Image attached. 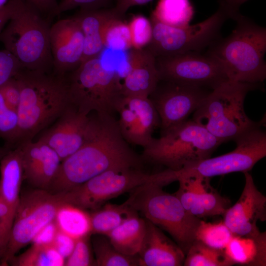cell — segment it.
<instances>
[{
	"instance_id": "obj_47",
	"label": "cell",
	"mask_w": 266,
	"mask_h": 266,
	"mask_svg": "<svg viewBox=\"0 0 266 266\" xmlns=\"http://www.w3.org/2000/svg\"><path fill=\"white\" fill-rule=\"evenodd\" d=\"M152 0H115L113 8L117 15L121 18L131 7L147 3Z\"/></svg>"
},
{
	"instance_id": "obj_30",
	"label": "cell",
	"mask_w": 266,
	"mask_h": 266,
	"mask_svg": "<svg viewBox=\"0 0 266 266\" xmlns=\"http://www.w3.org/2000/svg\"><path fill=\"white\" fill-rule=\"evenodd\" d=\"M94 235L91 243L95 256L96 266H138L137 256H129L122 254L113 246L106 235Z\"/></svg>"
},
{
	"instance_id": "obj_33",
	"label": "cell",
	"mask_w": 266,
	"mask_h": 266,
	"mask_svg": "<svg viewBox=\"0 0 266 266\" xmlns=\"http://www.w3.org/2000/svg\"><path fill=\"white\" fill-rule=\"evenodd\" d=\"M233 236L223 221L212 223L201 220L195 239L212 248L224 250Z\"/></svg>"
},
{
	"instance_id": "obj_9",
	"label": "cell",
	"mask_w": 266,
	"mask_h": 266,
	"mask_svg": "<svg viewBox=\"0 0 266 266\" xmlns=\"http://www.w3.org/2000/svg\"><path fill=\"white\" fill-rule=\"evenodd\" d=\"M165 179L164 170L151 173L144 171L142 168H114L62 194L65 203L93 211L107 201L125 193H130L142 185L155 183L164 187Z\"/></svg>"
},
{
	"instance_id": "obj_13",
	"label": "cell",
	"mask_w": 266,
	"mask_h": 266,
	"mask_svg": "<svg viewBox=\"0 0 266 266\" xmlns=\"http://www.w3.org/2000/svg\"><path fill=\"white\" fill-rule=\"evenodd\" d=\"M160 80L212 90L229 80L221 65L200 52L156 58Z\"/></svg>"
},
{
	"instance_id": "obj_41",
	"label": "cell",
	"mask_w": 266,
	"mask_h": 266,
	"mask_svg": "<svg viewBox=\"0 0 266 266\" xmlns=\"http://www.w3.org/2000/svg\"><path fill=\"white\" fill-rule=\"evenodd\" d=\"M0 91L7 107L17 111L20 101L21 92L16 78L14 77L8 81L0 88Z\"/></svg>"
},
{
	"instance_id": "obj_10",
	"label": "cell",
	"mask_w": 266,
	"mask_h": 266,
	"mask_svg": "<svg viewBox=\"0 0 266 266\" xmlns=\"http://www.w3.org/2000/svg\"><path fill=\"white\" fill-rule=\"evenodd\" d=\"M229 19L220 7L204 21L182 27L167 25L151 18L152 35L147 49L156 58L200 52L221 38L222 27Z\"/></svg>"
},
{
	"instance_id": "obj_42",
	"label": "cell",
	"mask_w": 266,
	"mask_h": 266,
	"mask_svg": "<svg viewBox=\"0 0 266 266\" xmlns=\"http://www.w3.org/2000/svg\"><path fill=\"white\" fill-rule=\"evenodd\" d=\"M59 229L54 220L43 227L34 236L31 242L38 245H53Z\"/></svg>"
},
{
	"instance_id": "obj_36",
	"label": "cell",
	"mask_w": 266,
	"mask_h": 266,
	"mask_svg": "<svg viewBox=\"0 0 266 266\" xmlns=\"http://www.w3.org/2000/svg\"><path fill=\"white\" fill-rule=\"evenodd\" d=\"M132 47L140 49L147 46L152 35V27L150 20L145 17L137 15L133 16L128 24Z\"/></svg>"
},
{
	"instance_id": "obj_52",
	"label": "cell",
	"mask_w": 266,
	"mask_h": 266,
	"mask_svg": "<svg viewBox=\"0 0 266 266\" xmlns=\"http://www.w3.org/2000/svg\"></svg>"
},
{
	"instance_id": "obj_46",
	"label": "cell",
	"mask_w": 266,
	"mask_h": 266,
	"mask_svg": "<svg viewBox=\"0 0 266 266\" xmlns=\"http://www.w3.org/2000/svg\"><path fill=\"white\" fill-rule=\"evenodd\" d=\"M21 0H9L0 10V34L16 10Z\"/></svg>"
},
{
	"instance_id": "obj_27",
	"label": "cell",
	"mask_w": 266,
	"mask_h": 266,
	"mask_svg": "<svg viewBox=\"0 0 266 266\" xmlns=\"http://www.w3.org/2000/svg\"><path fill=\"white\" fill-rule=\"evenodd\" d=\"M136 211L126 201L120 204L105 203L90 213L92 235L107 236Z\"/></svg>"
},
{
	"instance_id": "obj_44",
	"label": "cell",
	"mask_w": 266,
	"mask_h": 266,
	"mask_svg": "<svg viewBox=\"0 0 266 266\" xmlns=\"http://www.w3.org/2000/svg\"><path fill=\"white\" fill-rule=\"evenodd\" d=\"M248 0H218L219 7L228 15L230 19L236 20L241 14L240 6Z\"/></svg>"
},
{
	"instance_id": "obj_32",
	"label": "cell",
	"mask_w": 266,
	"mask_h": 266,
	"mask_svg": "<svg viewBox=\"0 0 266 266\" xmlns=\"http://www.w3.org/2000/svg\"><path fill=\"white\" fill-rule=\"evenodd\" d=\"M198 175H179V187L174 193L184 209L191 215L201 219L206 217L198 194Z\"/></svg>"
},
{
	"instance_id": "obj_17",
	"label": "cell",
	"mask_w": 266,
	"mask_h": 266,
	"mask_svg": "<svg viewBox=\"0 0 266 266\" xmlns=\"http://www.w3.org/2000/svg\"><path fill=\"white\" fill-rule=\"evenodd\" d=\"M49 41L53 69L65 77L80 65L83 54L84 36L76 18L61 19L51 26Z\"/></svg>"
},
{
	"instance_id": "obj_24",
	"label": "cell",
	"mask_w": 266,
	"mask_h": 266,
	"mask_svg": "<svg viewBox=\"0 0 266 266\" xmlns=\"http://www.w3.org/2000/svg\"><path fill=\"white\" fill-rule=\"evenodd\" d=\"M224 250L233 265L266 266V233L257 237L233 235Z\"/></svg>"
},
{
	"instance_id": "obj_26",
	"label": "cell",
	"mask_w": 266,
	"mask_h": 266,
	"mask_svg": "<svg viewBox=\"0 0 266 266\" xmlns=\"http://www.w3.org/2000/svg\"><path fill=\"white\" fill-rule=\"evenodd\" d=\"M54 221L59 230L76 240L92 235L90 213L75 205L63 204L58 209Z\"/></svg>"
},
{
	"instance_id": "obj_22",
	"label": "cell",
	"mask_w": 266,
	"mask_h": 266,
	"mask_svg": "<svg viewBox=\"0 0 266 266\" xmlns=\"http://www.w3.org/2000/svg\"><path fill=\"white\" fill-rule=\"evenodd\" d=\"M145 220V236L137 255L138 266H183L185 254L182 249L167 237L160 228Z\"/></svg>"
},
{
	"instance_id": "obj_2",
	"label": "cell",
	"mask_w": 266,
	"mask_h": 266,
	"mask_svg": "<svg viewBox=\"0 0 266 266\" xmlns=\"http://www.w3.org/2000/svg\"><path fill=\"white\" fill-rule=\"evenodd\" d=\"M15 77L21 92L17 110L19 128L17 146L33 140L71 103L65 77L22 68Z\"/></svg>"
},
{
	"instance_id": "obj_7",
	"label": "cell",
	"mask_w": 266,
	"mask_h": 266,
	"mask_svg": "<svg viewBox=\"0 0 266 266\" xmlns=\"http://www.w3.org/2000/svg\"><path fill=\"white\" fill-rule=\"evenodd\" d=\"M222 143L202 126L191 120L153 138L143 148V161L180 170L211 157Z\"/></svg>"
},
{
	"instance_id": "obj_4",
	"label": "cell",
	"mask_w": 266,
	"mask_h": 266,
	"mask_svg": "<svg viewBox=\"0 0 266 266\" xmlns=\"http://www.w3.org/2000/svg\"><path fill=\"white\" fill-rule=\"evenodd\" d=\"M260 86L227 80L210 92L193 113L192 120L222 143L234 140L244 133L264 123V121L251 120L244 107L247 93Z\"/></svg>"
},
{
	"instance_id": "obj_34",
	"label": "cell",
	"mask_w": 266,
	"mask_h": 266,
	"mask_svg": "<svg viewBox=\"0 0 266 266\" xmlns=\"http://www.w3.org/2000/svg\"><path fill=\"white\" fill-rule=\"evenodd\" d=\"M198 194L206 217L223 215L229 207L230 201L221 196L209 184V178L199 176Z\"/></svg>"
},
{
	"instance_id": "obj_37",
	"label": "cell",
	"mask_w": 266,
	"mask_h": 266,
	"mask_svg": "<svg viewBox=\"0 0 266 266\" xmlns=\"http://www.w3.org/2000/svg\"><path fill=\"white\" fill-rule=\"evenodd\" d=\"M91 235L76 240L72 252L69 256L66 259L65 266H96L94 254L90 241Z\"/></svg>"
},
{
	"instance_id": "obj_43",
	"label": "cell",
	"mask_w": 266,
	"mask_h": 266,
	"mask_svg": "<svg viewBox=\"0 0 266 266\" xmlns=\"http://www.w3.org/2000/svg\"><path fill=\"white\" fill-rule=\"evenodd\" d=\"M76 239L58 230L53 243V246L66 259L72 252Z\"/></svg>"
},
{
	"instance_id": "obj_51",
	"label": "cell",
	"mask_w": 266,
	"mask_h": 266,
	"mask_svg": "<svg viewBox=\"0 0 266 266\" xmlns=\"http://www.w3.org/2000/svg\"><path fill=\"white\" fill-rule=\"evenodd\" d=\"M4 255V251L0 244V266H1V261Z\"/></svg>"
},
{
	"instance_id": "obj_25",
	"label": "cell",
	"mask_w": 266,
	"mask_h": 266,
	"mask_svg": "<svg viewBox=\"0 0 266 266\" xmlns=\"http://www.w3.org/2000/svg\"><path fill=\"white\" fill-rule=\"evenodd\" d=\"M146 232V220L136 211L107 235L113 246L122 254L135 256L139 253Z\"/></svg>"
},
{
	"instance_id": "obj_29",
	"label": "cell",
	"mask_w": 266,
	"mask_h": 266,
	"mask_svg": "<svg viewBox=\"0 0 266 266\" xmlns=\"http://www.w3.org/2000/svg\"><path fill=\"white\" fill-rule=\"evenodd\" d=\"M65 259L53 245L33 244L23 253L13 257L8 262L12 266H63Z\"/></svg>"
},
{
	"instance_id": "obj_15",
	"label": "cell",
	"mask_w": 266,
	"mask_h": 266,
	"mask_svg": "<svg viewBox=\"0 0 266 266\" xmlns=\"http://www.w3.org/2000/svg\"><path fill=\"white\" fill-rule=\"evenodd\" d=\"M120 132L130 144L145 148L153 139L154 130L160 127L159 115L149 98L124 96L116 107Z\"/></svg>"
},
{
	"instance_id": "obj_48",
	"label": "cell",
	"mask_w": 266,
	"mask_h": 266,
	"mask_svg": "<svg viewBox=\"0 0 266 266\" xmlns=\"http://www.w3.org/2000/svg\"><path fill=\"white\" fill-rule=\"evenodd\" d=\"M3 96L0 91V116L5 111V110L8 108Z\"/></svg>"
},
{
	"instance_id": "obj_1",
	"label": "cell",
	"mask_w": 266,
	"mask_h": 266,
	"mask_svg": "<svg viewBox=\"0 0 266 266\" xmlns=\"http://www.w3.org/2000/svg\"><path fill=\"white\" fill-rule=\"evenodd\" d=\"M123 137L113 114L92 112L81 147L63 160L47 191H68L114 168H142L143 160Z\"/></svg>"
},
{
	"instance_id": "obj_5",
	"label": "cell",
	"mask_w": 266,
	"mask_h": 266,
	"mask_svg": "<svg viewBox=\"0 0 266 266\" xmlns=\"http://www.w3.org/2000/svg\"><path fill=\"white\" fill-rule=\"evenodd\" d=\"M125 74L99 55L82 63L66 82L71 103L84 113L113 114L124 97Z\"/></svg>"
},
{
	"instance_id": "obj_14",
	"label": "cell",
	"mask_w": 266,
	"mask_h": 266,
	"mask_svg": "<svg viewBox=\"0 0 266 266\" xmlns=\"http://www.w3.org/2000/svg\"><path fill=\"white\" fill-rule=\"evenodd\" d=\"M211 90L160 80L149 98L160 118L161 134L188 120Z\"/></svg>"
},
{
	"instance_id": "obj_50",
	"label": "cell",
	"mask_w": 266,
	"mask_h": 266,
	"mask_svg": "<svg viewBox=\"0 0 266 266\" xmlns=\"http://www.w3.org/2000/svg\"><path fill=\"white\" fill-rule=\"evenodd\" d=\"M8 0H0V10L5 6Z\"/></svg>"
},
{
	"instance_id": "obj_40",
	"label": "cell",
	"mask_w": 266,
	"mask_h": 266,
	"mask_svg": "<svg viewBox=\"0 0 266 266\" xmlns=\"http://www.w3.org/2000/svg\"><path fill=\"white\" fill-rule=\"evenodd\" d=\"M111 0H61L58 4L55 15L76 8L96 9L106 8Z\"/></svg>"
},
{
	"instance_id": "obj_11",
	"label": "cell",
	"mask_w": 266,
	"mask_h": 266,
	"mask_svg": "<svg viewBox=\"0 0 266 266\" xmlns=\"http://www.w3.org/2000/svg\"><path fill=\"white\" fill-rule=\"evenodd\" d=\"M64 203L61 193L44 189L36 188L21 195L1 266H8V261L43 227L54 220Z\"/></svg>"
},
{
	"instance_id": "obj_20",
	"label": "cell",
	"mask_w": 266,
	"mask_h": 266,
	"mask_svg": "<svg viewBox=\"0 0 266 266\" xmlns=\"http://www.w3.org/2000/svg\"><path fill=\"white\" fill-rule=\"evenodd\" d=\"M17 146L21 150L24 179L35 188L47 190L59 171L62 162L59 156L40 139Z\"/></svg>"
},
{
	"instance_id": "obj_18",
	"label": "cell",
	"mask_w": 266,
	"mask_h": 266,
	"mask_svg": "<svg viewBox=\"0 0 266 266\" xmlns=\"http://www.w3.org/2000/svg\"><path fill=\"white\" fill-rule=\"evenodd\" d=\"M89 114L79 111L70 104L52 126L43 131L38 139L55 150L62 162L83 145Z\"/></svg>"
},
{
	"instance_id": "obj_35",
	"label": "cell",
	"mask_w": 266,
	"mask_h": 266,
	"mask_svg": "<svg viewBox=\"0 0 266 266\" xmlns=\"http://www.w3.org/2000/svg\"><path fill=\"white\" fill-rule=\"evenodd\" d=\"M104 48L125 52L132 47L128 24L115 18L108 24L104 34Z\"/></svg>"
},
{
	"instance_id": "obj_49",
	"label": "cell",
	"mask_w": 266,
	"mask_h": 266,
	"mask_svg": "<svg viewBox=\"0 0 266 266\" xmlns=\"http://www.w3.org/2000/svg\"><path fill=\"white\" fill-rule=\"evenodd\" d=\"M12 149L10 147L5 144L3 146H0V162L3 157Z\"/></svg>"
},
{
	"instance_id": "obj_8",
	"label": "cell",
	"mask_w": 266,
	"mask_h": 266,
	"mask_svg": "<svg viewBox=\"0 0 266 266\" xmlns=\"http://www.w3.org/2000/svg\"><path fill=\"white\" fill-rule=\"evenodd\" d=\"M155 183L139 187L126 200L143 218L168 233L186 253L195 239L201 219L190 214L174 194Z\"/></svg>"
},
{
	"instance_id": "obj_28",
	"label": "cell",
	"mask_w": 266,
	"mask_h": 266,
	"mask_svg": "<svg viewBox=\"0 0 266 266\" xmlns=\"http://www.w3.org/2000/svg\"><path fill=\"white\" fill-rule=\"evenodd\" d=\"M194 9L190 0H159L151 18L173 27L188 26Z\"/></svg>"
},
{
	"instance_id": "obj_39",
	"label": "cell",
	"mask_w": 266,
	"mask_h": 266,
	"mask_svg": "<svg viewBox=\"0 0 266 266\" xmlns=\"http://www.w3.org/2000/svg\"><path fill=\"white\" fill-rule=\"evenodd\" d=\"M23 68L18 59L6 49L0 50V88Z\"/></svg>"
},
{
	"instance_id": "obj_19",
	"label": "cell",
	"mask_w": 266,
	"mask_h": 266,
	"mask_svg": "<svg viewBox=\"0 0 266 266\" xmlns=\"http://www.w3.org/2000/svg\"><path fill=\"white\" fill-rule=\"evenodd\" d=\"M23 179L21 153L18 146L11 150L0 162V196L8 209L7 215L0 226V244L4 254L20 201Z\"/></svg>"
},
{
	"instance_id": "obj_38",
	"label": "cell",
	"mask_w": 266,
	"mask_h": 266,
	"mask_svg": "<svg viewBox=\"0 0 266 266\" xmlns=\"http://www.w3.org/2000/svg\"><path fill=\"white\" fill-rule=\"evenodd\" d=\"M19 119L16 110L7 108L0 116V137L12 149L16 147L19 135Z\"/></svg>"
},
{
	"instance_id": "obj_45",
	"label": "cell",
	"mask_w": 266,
	"mask_h": 266,
	"mask_svg": "<svg viewBox=\"0 0 266 266\" xmlns=\"http://www.w3.org/2000/svg\"><path fill=\"white\" fill-rule=\"evenodd\" d=\"M41 14L55 15L58 3L57 0H26Z\"/></svg>"
},
{
	"instance_id": "obj_6",
	"label": "cell",
	"mask_w": 266,
	"mask_h": 266,
	"mask_svg": "<svg viewBox=\"0 0 266 266\" xmlns=\"http://www.w3.org/2000/svg\"><path fill=\"white\" fill-rule=\"evenodd\" d=\"M50 26L40 12L26 0H21L0 33V41L23 68L49 72L53 69Z\"/></svg>"
},
{
	"instance_id": "obj_23",
	"label": "cell",
	"mask_w": 266,
	"mask_h": 266,
	"mask_svg": "<svg viewBox=\"0 0 266 266\" xmlns=\"http://www.w3.org/2000/svg\"><path fill=\"white\" fill-rule=\"evenodd\" d=\"M79 22L84 40L81 63L100 55L104 49V34L109 23L120 18L113 7L80 9L74 16Z\"/></svg>"
},
{
	"instance_id": "obj_12",
	"label": "cell",
	"mask_w": 266,
	"mask_h": 266,
	"mask_svg": "<svg viewBox=\"0 0 266 266\" xmlns=\"http://www.w3.org/2000/svg\"><path fill=\"white\" fill-rule=\"evenodd\" d=\"M263 124L244 133L234 141V150L222 155L202 160L177 171L179 175L209 178L235 172L249 171L266 156V133Z\"/></svg>"
},
{
	"instance_id": "obj_31",
	"label": "cell",
	"mask_w": 266,
	"mask_h": 266,
	"mask_svg": "<svg viewBox=\"0 0 266 266\" xmlns=\"http://www.w3.org/2000/svg\"><path fill=\"white\" fill-rule=\"evenodd\" d=\"M224 250L210 247L195 239L185 254V266H231Z\"/></svg>"
},
{
	"instance_id": "obj_21",
	"label": "cell",
	"mask_w": 266,
	"mask_h": 266,
	"mask_svg": "<svg viewBox=\"0 0 266 266\" xmlns=\"http://www.w3.org/2000/svg\"><path fill=\"white\" fill-rule=\"evenodd\" d=\"M127 57L130 69L122 83L123 96L149 98L160 81L156 57L144 48H133Z\"/></svg>"
},
{
	"instance_id": "obj_16",
	"label": "cell",
	"mask_w": 266,
	"mask_h": 266,
	"mask_svg": "<svg viewBox=\"0 0 266 266\" xmlns=\"http://www.w3.org/2000/svg\"><path fill=\"white\" fill-rule=\"evenodd\" d=\"M237 201L223 215V222L234 235L257 237L262 234L257 224L266 220V197L256 187L249 171Z\"/></svg>"
},
{
	"instance_id": "obj_3",
	"label": "cell",
	"mask_w": 266,
	"mask_h": 266,
	"mask_svg": "<svg viewBox=\"0 0 266 266\" xmlns=\"http://www.w3.org/2000/svg\"><path fill=\"white\" fill-rule=\"evenodd\" d=\"M232 33L208 48L229 80L261 85L266 78V29L241 15Z\"/></svg>"
}]
</instances>
